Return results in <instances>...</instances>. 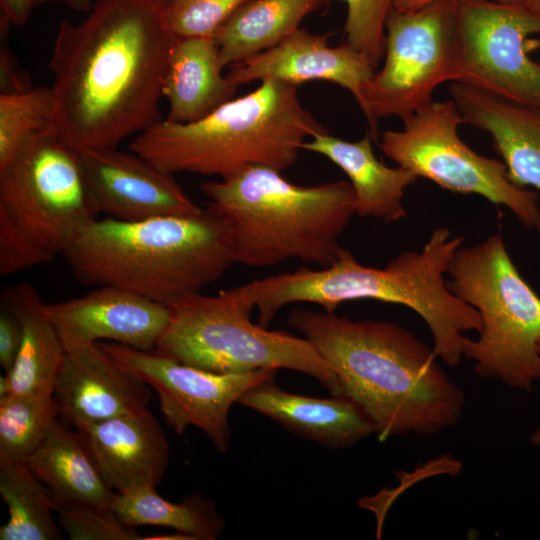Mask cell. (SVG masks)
Returning a JSON list of instances; mask_svg holds the SVG:
<instances>
[{
	"label": "cell",
	"mask_w": 540,
	"mask_h": 540,
	"mask_svg": "<svg viewBox=\"0 0 540 540\" xmlns=\"http://www.w3.org/2000/svg\"><path fill=\"white\" fill-rule=\"evenodd\" d=\"M80 23L61 21L49 68L52 130L77 153L116 148L161 120L176 38L162 0H95Z\"/></svg>",
	"instance_id": "1"
},
{
	"label": "cell",
	"mask_w": 540,
	"mask_h": 540,
	"mask_svg": "<svg viewBox=\"0 0 540 540\" xmlns=\"http://www.w3.org/2000/svg\"><path fill=\"white\" fill-rule=\"evenodd\" d=\"M288 324L321 354L339 396L367 414L379 441L437 434L461 418L464 392L438 364L433 347L401 325L308 309L293 310Z\"/></svg>",
	"instance_id": "2"
},
{
	"label": "cell",
	"mask_w": 540,
	"mask_h": 540,
	"mask_svg": "<svg viewBox=\"0 0 540 540\" xmlns=\"http://www.w3.org/2000/svg\"><path fill=\"white\" fill-rule=\"evenodd\" d=\"M464 240L440 226L420 250H404L382 268L363 265L342 248L328 267L301 266L236 288L257 308V324L265 328L291 303H314L331 313L345 302L361 299L406 306L425 322L437 357L457 366L465 333L482 328L478 311L455 295L445 279Z\"/></svg>",
	"instance_id": "3"
},
{
	"label": "cell",
	"mask_w": 540,
	"mask_h": 540,
	"mask_svg": "<svg viewBox=\"0 0 540 540\" xmlns=\"http://www.w3.org/2000/svg\"><path fill=\"white\" fill-rule=\"evenodd\" d=\"M62 254L82 284L126 289L167 306L235 263L229 225L208 207L140 221L95 218Z\"/></svg>",
	"instance_id": "4"
},
{
	"label": "cell",
	"mask_w": 540,
	"mask_h": 540,
	"mask_svg": "<svg viewBox=\"0 0 540 540\" xmlns=\"http://www.w3.org/2000/svg\"><path fill=\"white\" fill-rule=\"evenodd\" d=\"M325 132L301 103L296 85L270 79L200 120H160L130 148L167 173L222 179L252 165L282 172L294 166L308 139Z\"/></svg>",
	"instance_id": "5"
},
{
	"label": "cell",
	"mask_w": 540,
	"mask_h": 540,
	"mask_svg": "<svg viewBox=\"0 0 540 540\" xmlns=\"http://www.w3.org/2000/svg\"><path fill=\"white\" fill-rule=\"evenodd\" d=\"M201 190L210 200L208 208L229 225L235 263L249 267L290 259L328 267L338 258L339 239L355 215L349 182L300 186L263 165L204 182Z\"/></svg>",
	"instance_id": "6"
},
{
	"label": "cell",
	"mask_w": 540,
	"mask_h": 540,
	"mask_svg": "<svg viewBox=\"0 0 540 540\" xmlns=\"http://www.w3.org/2000/svg\"><path fill=\"white\" fill-rule=\"evenodd\" d=\"M447 275L449 289L481 318L478 338L466 337L462 347L475 374L531 390L540 379V296L516 268L502 235L461 246Z\"/></svg>",
	"instance_id": "7"
},
{
	"label": "cell",
	"mask_w": 540,
	"mask_h": 540,
	"mask_svg": "<svg viewBox=\"0 0 540 540\" xmlns=\"http://www.w3.org/2000/svg\"><path fill=\"white\" fill-rule=\"evenodd\" d=\"M159 354L216 373L289 369L317 379L339 396L337 378L305 337L270 331L250 320L254 307L235 287L216 295L192 293L170 305Z\"/></svg>",
	"instance_id": "8"
},
{
	"label": "cell",
	"mask_w": 540,
	"mask_h": 540,
	"mask_svg": "<svg viewBox=\"0 0 540 540\" xmlns=\"http://www.w3.org/2000/svg\"><path fill=\"white\" fill-rule=\"evenodd\" d=\"M402 122V129L385 131L379 139L390 160L443 189L505 206L525 228L538 229V193L514 184L501 160L477 153L460 138L465 120L452 99L433 101Z\"/></svg>",
	"instance_id": "9"
},
{
	"label": "cell",
	"mask_w": 540,
	"mask_h": 540,
	"mask_svg": "<svg viewBox=\"0 0 540 540\" xmlns=\"http://www.w3.org/2000/svg\"><path fill=\"white\" fill-rule=\"evenodd\" d=\"M456 2L435 0L389 14L383 66L363 86L358 103L373 141L379 142V119L404 120L432 103L439 85L458 81Z\"/></svg>",
	"instance_id": "10"
},
{
	"label": "cell",
	"mask_w": 540,
	"mask_h": 540,
	"mask_svg": "<svg viewBox=\"0 0 540 540\" xmlns=\"http://www.w3.org/2000/svg\"><path fill=\"white\" fill-rule=\"evenodd\" d=\"M0 208L54 254L63 253L99 214L80 154L52 129L29 137L0 168Z\"/></svg>",
	"instance_id": "11"
},
{
	"label": "cell",
	"mask_w": 540,
	"mask_h": 540,
	"mask_svg": "<svg viewBox=\"0 0 540 540\" xmlns=\"http://www.w3.org/2000/svg\"><path fill=\"white\" fill-rule=\"evenodd\" d=\"M456 29V82L540 107V62L530 56V36L540 33V18L493 0H457Z\"/></svg>",
	"instance_id": "12"
},
{
	"label": "cell",
	"mask_w": 540,
	"mask_h": 540,
	"mask_svg": "<svg viewBox=\"0 0 540 540\" xmlns=\"http://www.w3.org/2000/svg\"><path fill=\"white\" fill-rule=\"evenodd\" d=\"M98 344L157 392L161 413L170 428L181 435L189 426L198 427L219 452H226L230 445L231 406L250 388L275 378L277 371L216 373L154 350L144 351L108 341Z\"/></svg>",
	"instance_id": "13"
},
{
	"label": "cell",
	"mask_w": 540,
	"mask_h": 540,
	"mask_svg": "<svg viewBox=\"0 0 540 540\" xmlns=\"http://www.w3.org/2000/svg\"><path fill=\"white\" fill-rule=\"evenodd\" d=\"M87 187L98 213L122 221L190 216L199 207L167 173L142 156L117 148L80 154Z\"/></svg>",
	"instance_id": "14"
},
{
	"label": "cell",
	"mask_w": 540,
	"mask_h": 540,
	"mask_svg": "<svg viewBox=\"0 0 540 540\" xmlns=\"http://www.w3.org/2000/svg\"><path fill=\"white\" fill-rule=\"evenodd\" d=\"M64 350L102 341L144 351L156 348L171 311L135 292L99 286L84 296L45 303Z\"/></svg>",
	"instance_id": "15"
},
{
	"label": "cell",
	"mask_w": 540,
	"mask_h": 540,
	"mask_svg": "<svg viewBox=\"0 0 540 540\" xmlns=\"http://www.w3.org/2000/svg\"><path fill=\"white\" fill-rule=\"evenodd\" d=\"M53 397L59 416L76 429L148 408L150 386L98 343L65 350Z\"/></svg>",
	"instance_id": "16"
},
{
	"label": "cell",
	"mask_w": 540,
	"mask_h": 540,
	"mask_svg": "<svg viewBox=\"0 0 540 540\" xmlns=\"http://www.w3.org/2000/svg\"><path fill=\"white\" fill-rule=\"evenodd\" d=\"M105 483L115 492L156 489L169 461V443L149 408L80 429Z\"/></svg>",
	"instance_id": "17"
},
{
	"label": "cell",
	"mask_w": 540,
	"mask_h": 540,
	"mask_svg": "<svg viewBox=\"0 0 540 540\" xmlns=\"http://www.w3.org/2000/svg\"><path fill=\"white\" fill-rule=\"evenodd\" d=\"M374 69L347 43L330 46L327 35L300 27L275 47L232 65L227 76L238 86L270 79L296 86L312 80L329 81L347 89L358 104Z\"/></svg>",
	"instance_id": "18"
},
{
	"label": "cell",
	"mask_w": 540,
	"mask_h": 540,
	"mask_svg": "<svg viewBox=\"0 0 540 540\" xmlns=\"http://www.w3.org/2000/svg\"><path fill=\"white\" fill-rule=\"evenodd\" d=\"M449 92L465 123L491 136L509 179L517 186L540 191V107L462 82H452ZM536 231L540 239V225Z\"/></svg>",
	"instance_id": "19"
},
{
	"label": "cell",
	"mask_w": 540,
	"mask_h": 540,
	"mask_svg": "<svg viewBox=\"0 0 540 540\" xmlns=\"http://www.w3.org/2000/svg\"><path fill=\"white\" fill-rule=\"evenodd\" d=\"M238 403L327 448L351 447L376 434L374 423L350 399L292 394L278 387L274 378L247 390Z\"/></svg>",
	"instance_id": "20"
},
{
	"label": "cell",
	"mask_w": 540,
	"mask_h": 540,
	"mask_svg": "<svg viewBox=\"0 0 540 540\" xmlns=\"http://www.w3.org/2000/svg\"><path fill=\"white\" fill-rule=\"evenodd\" d=\"M372 140L369 132L358 141L325 132L308 139L303 150L326 157L347 175L355 196V215L392 224L407 216L404 191L419 178L400 166L389 167L379 161Z\"/></svg>",
	"instance_id": "21"
},
{
	"label": "cell",
	"mask_w": 540,
	"mask_h": 540,
	"mask_svg": "<svg viewBox=\"0 0 540 540\" xmlns=\"http://www.w3.org/2000/svg\"><path fill=\"white\" fill-rule=\"evenodd\" d=\"M214 36L176 38L163 86L167 120L191 123L233 99L239 86L223 74Z\"/></svg>",
	"instance_id": "22"
},
{
	"label": "cell",
	"mask_w": 540,
	"mask_h": 540,
	"mask_svg": "<svg viewBox=\"0 0 540 540\" xmlns=\"http://www.w3.org/2000/svg\"><path fill=\"white\" fill-rule=\"evenodd\" d=\"M25 463L47 487L54 504L110 507L113 491L103 480L81 435L58 419Z\"/></svg>",
	"instance_id": "23"
},
{
	"label": "cell",
	"mask_w": 540,
	"mask_h": 540,
	"mask_svg": "<svg viewBox=\"0 0 540 540\" xmlns=\"http://www.w3.org/2000/svg\"><path fill=\"white\" fill-rule=\"evenodd\" d=\"M1 299L22 324V341L15 363L5 373L11 393L52 394L64 347L37 290L26 282L3 288Z\"/></svg>",
	"instance_id": "24"
},
{
	"label": "cell",
	"mask_w": 540,
	"mask_h": 540,
	"mask_svg": "<svg viewBox=\"0 0 540 540\" xmlns=\"http://www.w3.org/2000/svg\"><path fill=\"white\" fill-rule=\"evenodd\" d=\"M326 1L250 0L241 5L213 35L223 64L232 66L280 44Z\"/></svg>",
	"instance_id": "25"
},
{
	"label": "cell",
	"mask_w": 540,
	"mask_h": 540,
	"mask_svg": "<svg viewBox=\"0 0 540 540\" xmlns=\"http://www.w3.org/2000/svg\"><path fill=\"white\" fill-rule=\"evenodd\" d=\"M110 508L131 527H167L197 540H215L226 527L214 501L200 494L174 503L161 497L156 489L115 492Z\"/></svg>",
	"instance_id": "26"
},
{
	"label": "cell",
	"mask_w": 540,
	"mask_h": 540,
	"mask_svg": "<svg viewBox=\"0 0 540 540\" xmlns=\"http://www.w3.org/2000/svg\"><path fill=\"white\" fill-rule=\"evenodd\" d=\"M0 495L9 513L0 540L63 538L49 490L25 461L0 459Z\"/></svg>",
	"instance_id": "27"
},
{
	"label": "cell",
	"mask_w": 540,
	"mask_h": 540,
	"mask_svg": "<svg viewBox=\"0 0 540 540\" xmlns=\"http://www.w3.org/2000/svg\"><path fill=\"white\" fill-rule=\"evenodd\" d=\"M58 416L52 394L0 397V459L25 461L42 444Z\"/></svg>",
	"instance_id": "28"
},
{
	"label": "cell",
	"mask_w": 540,
	"mask_h": 540,
	"mask_svg": "<svg viewBox=\"0 0 540 540\" xmlns=\"http://www.w3.org/2000/svg\"><path fill=\"white\" fill-rule=\"evenodd\" d=\"M54 112L51 87L0 94V168L29 137L52 129Z\"/></svg>",
	"instance_id": "29"
},
{
	"label": "cell",
	"mask_w": 540,
	"mask_h": 540,
	"mask_svg": "<svg viewBox=\"0 0 540 540\" xmlns=\"http://www.w3.org/2000/svg\"><path fill=\"white\" fill-rule=\"evenodd\" d=\"M347 6L346 43L375 68L385 53L386 21L393 0H342Z\"/></svg>",
	"instance_id": "30"
},
{
	"label": "cell",
	"mask_w": 540,
	"mask_h": 540,
	"mask_svg": "<svg viewBox=\"0 0 540 540\" xmlns=\"http://www.w3.org/2000/svg\"><path fill=\"white\" fill-rule=\"evenodd\" d=\"M250 0H162L163 19L177 38L213 36L218 27Z\"/></svg>",
	"instance_id": "31"
},
{
	"label": "cell",
	"mask_w": 540,
	"mask_h": 540,
	"mask_svg": "<svg viewBox=\"0 0 540 540\" xmlns=\"http://www.w3.org/2000/svg\"><path fill=\"white\" fill-rule=\"evenodd\" d=\"M57 521L70 540L144 539L122 522L110 507L55 504Z\"/></svg>",
	"instance_id": "32"
},
{
	"label": "cell",
	"mask_w": 540,
	"mask_h": 540,
	"mask_svg": "<svg viewBox=\"0 0 540 540\" xmlns=\"http://www.w3.org/2000/svg\"><path fill=\"white\" fill-rule=\"evenodd\" d=\"M55 256L56 254L38 244L0 208V276L52 262Z\"/></svg>",
	"instance_id": "33"
},
{
	"label": "cell",
	"mask_w": 540,
	"mask_h": 540,
	"mask_svg": "<svg viewBox=\"0 0 540 540\" xmlns=\"http://www.w3.org/2000/svg\"><path fill=\"white\" fill-rule=\"evenodd\" d=\"M10 26L6 19L0 17V94L21 93L32 88L29 76L19 69L8 43Z\"/></svg>",
	"instance_id": "34"
},
{
	"label": "cell",
	"mask_w": 540,
	"mask_h": 540,
	"mask_svg": "<svg viewBox=\"0 0 540 540\" xmlns=\"http://www.w3.org/2000/svg\"><path fill=\"white\" fill-rule=\"evenodd\" d=\"M22 341V324L17 314L1 299L0 303V365L5 373L12 369Z\"/></svg>",
	"instance_id": "35"
},
{
	"label": "cell",
	"mask_w": 540,
	"mask_h": 540,
	"mask_svg": "<svg viewBox=\"0 0 540 540\" xmlns=\"http://www.w3.org/2000/svg\"><path fill=\"white\" fill-rule=\"evenodd\" d=\"M33 7V0H0V17L11 25L22 26L28 21Z\"/></svg>",
	"instance_id": "36"
},
{
	"label": "cell",
	"mask_w": 540,
	"mask_h": 540,
	"mask_svg": "<svg viewBox=\"0 0 540 540\" xmlns=\"http://www.w3.org/2000/svg\"><path fill=\"white\" fill-rule=\"evenodd\" d=\"M33 2H34V6L45 5V4H50V3H60V4H64L70 7L71 9L75 11L84 12V13H88L93 4L92 0H33Z\"/></svg>",
	"instance_id": "37"
},
{
	"label": "cell",
	"mask_w": 540,
	"mask_h": 540,
	"mask_svg": "<svg viewBox=\"0 0 540 540\" xmlns=\"http://www.w3.org/2000/svg\"><path fill=\"white\" fill-rule=\"evenodd\" d=\"M435 0H393V8L397 11H412L419 9Z\"/></svg>",
	"instance_id": "38"
},
{
	"label": "cell",
	"mask_w": 540,
	"mask_h": 540,
	"mask_svg": "<svg viewBox=\"0 0 540 540\" xmlns=\"http://www.w3.org/2000/svg\"><path fill=\"white\" fill-rule=\"evenodd\" d=\"M11 393V383L9 377L5 374L0 377V397Z\"/></svg>",
	"instance_id": "39"
},
{
	"label": "cell",
	"mask_w": 540,
	"mask_h": 540,
	"mask_svg": "<svg viewBox=\"0 0 540 540\" xmlns=\"http://www.w3.org/2000/svg\"><path fill=\"white\" fill-rule=\"evenodd\" d=\"M524 7L533 15L540 18V0H530Z\"/></svg>",
	"instance_id": "40"
},
{
	"label": "cell",
	"mask_w": 540,
	"mask_h": 540,
	"mask_svg": "<svg viewBox=\"0 0 540 540\" xmlns=\"http://www.w3.org/2000/svg\"><path fill=\"white\" fill-rule=\"evenodd\" d=\"M499 4L524 7L530 0H493Z\"/></svg>",
	"instance_id": "41"
},
{
	"label": "cell",
	"mask_w": 540,
	"mask_h": 540,
	"mask_svg": "<svg viewBox=\"0 0 540 540\" xmlns=\"http://www.w3.org/2000/svg\"><path fill=\"white\" fill-rule=\"evenodd\" d=\"M540 354V346H539ZM530 443L534 446L540 447V426L537 427L530 436Z\"/></svg>",
	"instance_id": "42"
}]
</instances>
